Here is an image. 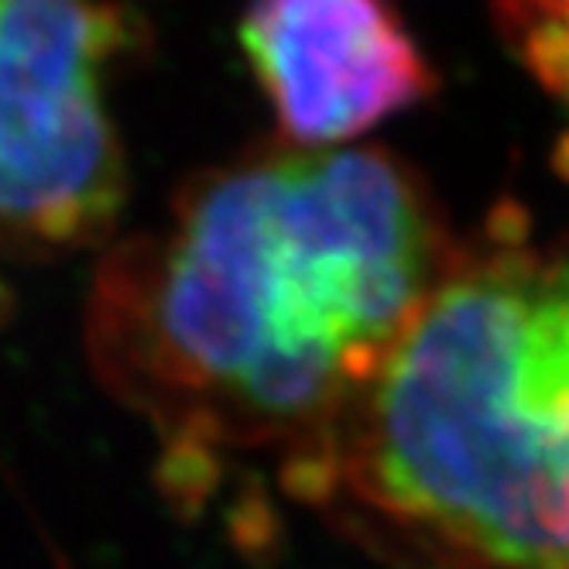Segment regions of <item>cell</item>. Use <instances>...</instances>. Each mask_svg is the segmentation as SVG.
<instances>
[{
    "instance_id": "1",
    "label": "cell",
    "mask_w": 569,
    "mask_h": 569,
    "mask_svg": "<svg viewBox=\"0 0 569 569\" xmlns=\"http://www.w3.org/2000/svg\"><path fill=\"white\" fill-rule=\"evenodd\" d=\"M460 243L381 148H296L202 172L90 299L100 378L189 470L330 436Z\"/></svg>"
},
{
    "instance_id": "2",
    "label": "cell",
    "mask_w": 569,
    "mask_h": 569,
    "mask_svg": "<svg viewBox=\"0 0 569 569\" xmlns=\"http://www.w3.org/2000/svg\"><path fill=\"white\" fill-rule=\"evenodd\" d=\"M284 487L429 569H569V254L460 243Z\"/></svg>"
},
{
    "instance_id": "3",
    "label": "cell",
    "mask_w": 569,
    "mask_h": 569,
    "mask_svg": "<svg viewBox=\"0 0 569 569\" xmlns=\"http://www.w3.org/2000/svg\"><path fill=\"white\" fill-rule=\"evenodd\" d=\"M138 46L117 0H0V248L100 240L128 192L107 83Z\"/></svg>"
},
{
    "instance_id": "4",
    "label": "cell",
    "mask_w": 569,
    "mask_h": 569,
    "mask_svg": "<svg viewBox=\"0 0 569 569\" xmlns=\"http://www.w3.org/2000/svg\"><path fill=\"white\" fill-rule=\"evenodd\" d=\"M240 46L278 131L299 148L357 138L436 90L385 0H251Z\"/></svg>"
},
{
    "instance_id": "5",
    "label": "cell",
    "mask_w": 569,
    "mask_h": 569,
    "mask_svg": "<svg viewBox=\"0 0 569 569\" xmlns=\"http://www.w3.org/2000/svg\"><path fill=\"white\" fill-rule=\"evenodd\" d=\"M511 46L521 52L528 72L566 107L569 113V14H515L498 11ZM559 166L569 172V138Z\"/></svg>"
},
{
    "instance_id": "6",
    "label": "cell",
    "mask_w": 569,
    "mask_h": 569,
    "mask_svg": "<svg viewBox=\"0 0 569 569\" xmlns=\"http://www.w3.org/2000/svg\"><path fill=\"white\" fill-rule=\"evenodd\" d=\"M498 11H515V14H569V0H501Z\"/></svg>"
},
{
    "instance_id": "7",
    "label": "cell",
    "mask_w": 569,
    "mask_h": 569,
    "mask_svg": "<svg viewBox=\"0 0 569 569\" xmlns=\"http://www.w3.org/2000/svg\"><path fill=\"white\" fill-rule=\"evenodd\" d=\"M0 312H4V284H0Z\"/></svg>"
}]
</instances>
